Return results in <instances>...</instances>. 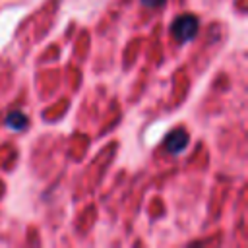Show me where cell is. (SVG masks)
I'll list each match as a JSON object with an SVG mask.
<instances>
[{"label": "cell", "instance_id": "6da1fadb", "mask_svg": "<svg viewBox=\"0 0 248 248\" xmlns=\"http://www.w3.org/2000/svg\"><path fill=\"white\" fill-rule=\"evenodd\" d=\"M198 27H200L198 17L192 16V14H184V16H178L172 21L170 33L178 43H188L198 35Z\"/></svg>", "mask_w": 248, "mask_h": 248}, {"label": "cell", "instance_id": "7a4b0ae2", "mask_svg": "<svg viewBox=\"0 0 248 248\" xmlns=\"http://www.w3.org/2000/svg\"><path fill=\"white\" fill-rule=\"evenodd\" d=\"M165 145L172 155L182 153L186 149V145H188V132L182 130V128H176V130L169 132L167 138H165Z\"/></svg>", "mask_w": 248, "mask_h": 248}, {"label": "cell", "instance_id": "3957f363", "mask_svg": "<svg viewBox=\"0 0 248 248\" xmlns=\"http://www.w3.org/2000/svg\"><path fill=\"white\" fill-rule=\"evenodd\" d=\"M4 124H6L10 130H23V128L27 126V116H25L23 112H19V110H14V112H10V114L6 116Z\"/></svg>", "mask_w": 248, "mask_h": 248}, {"label": "cell", "instance_id": "277c9868", "mask_svg": "<svg viewBox=\"0 0 248 248\" xmlns=\"http://www.w3.org/2000/svg\"><path fill=\"white\" fill-rule=\"evenodd\" d=\"M143 6H149V8H155V6H161L165 4V0H141Z\"/></svg>", "mask_w": 248, "mask_h": 248}]
</instances>
